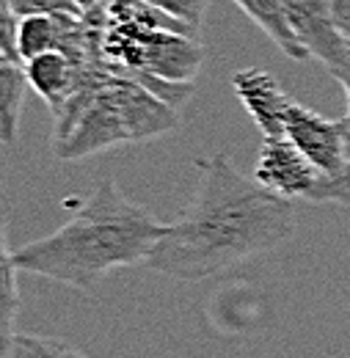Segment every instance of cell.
Instances as JSON below:
<instances>
[{"mask_svg":"<svg viewBox=\"0 0 350 358\" xmlns=\"http://www.w3.org/2000/svg\"><path fill=\"white\" fill-rule=\"evenodd\" d=\"M331 8H334L337 28L350 39V0H331Z\"/></svg>","mask_w":350,"mask_h":358,"instance_id":"cell-18","label":"cell"},{"mask_svg":"<svg viewBox=\"0 0 350 358\" xmlns=\"http://www.w3.org/2000/svg\"><path fill=\"white\" fill-rule=\"evenodd\" d=\"M232 89L237 94V99L243 102V108L248 110V116L254 119L257 130L262 138H281L284 124H287V113L293 108V96L281 89V83L260 66L251 69H240L232 75Z\"/></svg>","mask_w":350,"mask_h":358,"instance_id":"cell-7","label":"cell"},{"mask_svg":"<svg viewBox=\"0 0 350 358\" xmlns=\"http://www.w3.org/2000/svg\"><path fill=\"white\" fill-rule=\"evenodd\" d=\"M284 11L309 58H317L331 72L348 47V36L337 28L331 0H284Z\"/></svg>","mask_w":350,"mask_h":358,"instance_id":"cell-6","label":"cell"},{"mask_svg":"<svg viewBox=\"0 0 350 358\" xmlns=\"http://www.w3.org/2000/svg\"><path fill=\"white\" fill-rule=\"evenodd\" d=\"M196 171L190 207L166 224L146 268L176 281H204L293 237L295 204L243 177L226 155L196 157Z\"/></svg>","mask_w":350,"mask_h":358,"instance_id":"cell-1","label":"cell"},{"mask_svg":"<svg viewBox=\"0 0 350 358\" xmlns=\"http://www.w3.org/2000/svg\"><path fill=\"white\" fill-rule=\"evenodd\" d=\"M176 127L179 110L138 80L113 75L105 83L78 89L55 113V155L61 160H83L122 143L169 135Z\"/></svg>","mask_w":350,"mask_h":358,"instance_id":"cell-3","label":"cell"},{"mask_svg":"<svg viewBox=\"0 0 350 358\" xmlns=\"http://www.w3.org/2000/svg\"><path fill=\"white\" fill-rule=\"evenodd\" d=\"M284 133L323 177H337L350 160V138L342 119H326L307 105L293 102Z\"/></svg>","mask_w":350,"mask_h":358,"instance_id":"cell-4","label":"cell"},{"mask_svg":"<svg viewBox=\"0 0 350 358\" xmlns=\"http://www.w3.org/2000/svg\"><path fill=\"white\" fill-rule=\"evenodd\" d=\"M317 201H331V204L350 207V160L337 177H326L320 193H317Z\"/></svg>","mask_w":350,"mask_h":358,"instance_id":"cell-16","label":"cell"},{"mask_svg":"<svg viewBox=\"0 0 350 358\" xmlns=\"http://www.w3.org/2000/svg\"><path fill=\"white\" fill-rule=\"evenodd\" d=\"M28 89L31 86L25 78V66L0 61V138H3V143H11L17 138L22 99H25Z\"/></svg>","mask_w":350,"mask_h":358,"instance_id":"cell-10","label":"cell"},{"mask_svg":"<svg viewBox=\"0 0 350 358\" xmlns=\"http://www.w3.org/2000/svg\"><path fill=\"white\" fill-rule=\"evenodd\" d=\"M0 273H3V353L8 350L14 334V314L20 309V289H17V262H14V248L8 245V234L3 229V243H0Z\"/></svg>","mask_w":350,"mask_h":358,"instance_id":"cell-12","label":"cell"},{"mask_svg":"<svg viewBox=\"0 0 350 358\" xmlns=\"http://www.w3.org/2000/svg\"><path fill=\"white\" fill-rule=\"evenodd\" d=\"M331 78L340 80V86L345 89V96H348V113L342 116V122H345V130H348V138H350V39H348V47H345L342 61L331 69Z\"/></svg>","mask_w":350,"mask_h":358,"instance_id":"cell-17","label":"cell"},{"mask_svg":"<svg viewBox=\"0 0 350 358\" xmlns=\"http://www.w3.org/2000/svg\"><path fill=\"white\" fill-rule=\"evenodd\" d=\"M254 179L270 193L290 201L293 199L317 201V193L326 182V177L298 152V146L287 135L262 138L260 157L254 166Z\"/></svg>","mask_w":350,"mask_h":358,"instance_id":"cell-5","label":"cell"},{"mask_svg":"<svg viewBox=\"0 0 350 358\" xmlns=\"http://www.w3.org/2000/svg\"><path fill=\"white\" fill-rule=\"evenodd\" d=\"M163 231L166 224L135 204L113 179H102L66 224L14 248V262L20 273L91 289L111 270L146 265Z\"/></svg>","mask_w":350,"mask_h":358,"instance_id":"cell-2","label":"cell"},{"mask_svg":"<svg viewBox=\"0 0 350 358\" xmlns=\"http://www.w3.org/2000/svg\"><path fill=\"white\" fill-rule=\"evenodd\" d=\"M3 358H88L83 350L61 342V339H50V336H34V334H17L8 345V350Z\"/></svg>","mask_w":350,"mask_h":358,"instance_id":"cell-13","label":"cell"},{"mask_svg":"<svg viewBox=\"0 0 350 358\" xmlns=\"http://www.w3.org/2000/svg\"><path fill=\"white\" fill-rule=\"evenodd\" d=\"M22 66H25L28 86L52 108V113H58L66 105V99L78 91L80 75H78L72 58L66 52H61V50L42 52V55L25 61Z\"/></svg>","mask_w":350,"mask_h":358,"instance_id":"cell-8","label":"cell"},{"mask_svg":"<svg viewBox=\"0 0 350 358\" xmlns=\"http://www.w3.org/2000/svg\"><path fill=\"white\" fill-rule=\"evenodd\" d=\"M146 3L199 31L202 22H204V11H207V3L210 0H146Z\"/></svg>","mask_w":350,"mask_h":358,"instance_id":"cell-14","label":"cell"},{"mask_svg":"<svg viewBox=\"0 0 350 358\" xmlns=\"http://www.w3.org/2000/svg\"><path fill=\"white\" fill-rule=\"evenodd\" d=\"M8 6L20 14V17H31V14H83L80 6L75 0H8Z\"/></svg>","mask_w":350,"mask_h":358,"instance_id":"cell-15","label":"cell"},{"mask_svg":"<svg viewBox=\"0 0 350 358\" xmlns=\"http://www.w3.org/2000/svg\"><path fill=\"white\" fill-rule=\"evenodd\" d=\"M66 14V11H64ZM64 39V20L61 14H31V17H20V31H17V52L25 61L50 52V50H61Z\"/></svg>","mask_w":350,"mask_h":358,"instance_id":"cell-11","label":"cell"},{"mask_svg":"<svg viewBox=\"0 0 350 358\" xmlns=\"http://www.w3.org/2000/svg\"><path fill=\"white\" fill-rule=\"evenodd\" d=\"M240 11L248 14V20L270 36V42L279 47L287 58L293 61H307L309 52L298 42V36L290 28L287 11H284V0H232Z\"/></svg>","mask_w":350,"mask_h":358,"instance_id":"cell-9","label":"cell"}]
</instances>
